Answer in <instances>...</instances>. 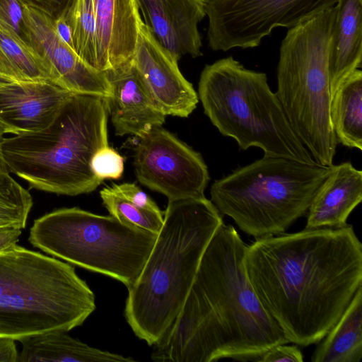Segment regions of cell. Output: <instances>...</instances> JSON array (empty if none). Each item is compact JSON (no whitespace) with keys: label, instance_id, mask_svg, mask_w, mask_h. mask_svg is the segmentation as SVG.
<instances>
[{"label":"cell","instance_id":"cell-32","mask_svg":"<svg viewBox=\"0 0 362 362\" xmlns=\"http://www.w3.org/2000/svg\"><path fill=\"white\" fill-rule=\"evenodd\" d=\"M14 339L0 337V362H18V352Z\"/></svg>","mask_w":362,"mask_h":362},{"label":"cell","instance_id":"cell-29","mask_svg":"<svg viewBox=\"0 0 362 362\" xmlns=\"http://www.w3.org/2000/svg\"><path fill=\"white\" fill-rule=\"evenodd\" d=\"M23 0H0V20L28 43Z\"/></svg>","mask_w":362,"mask_h":362},{"label":"cell","instance_id":"cell-2","mask_svg":"<svg viewBox=\"0 0 362 362\" xmlns=\"http://www.w3.org/2000/svg\"><path fill=\"white\" fill-rule=\"evenodd\" d=\"M163 224L134 284L125 316L135 335L153 346L175 319L192 288L203 254L223 223L204 197L168 200Z\"/></svg>","mask_w":362,"mask_h":362},{"label":"cell","instance_id":"cell-7","mask_svg":"<svg viewBox=\"0 0 362 362\" xmlns=\"http://www.w3.org/2000/svg\"><path fill=\"white\" fill-rule=\"evenodd\" d=\"M335 6L291 28L283 39L276 93L300 141L319 165L331 166L337 140L330 117L328 59Z\"/></svg>","mask_w":362,"mask_h":362},{"label":"cell","instance_id":"cell-25","mask_svg":"<svg viewBox=\"0 0 362 362\" xmlns=\"http://www.w3.org/2000/svg\"><path fill=\"white\" fill-rule=\"evenodd\" d=\"M0 74L14 81H51L46 66L32 47L1 20Z\"/></svg>","mask_w":362,"mask_h":362},{"label":"cell","instance_id":"cell-21","mask_svg":"<svg viewBox=\"0 0 362 362\" xmlns=\"http://www.w3.org/2000/svg\"><path fill=\"white\" fill-rule=\"evenodd\" d=\"M18 362H130L134 359L102 351L74 339L66 332L52 331L19 340Z\"/></svg>","mask_w":362,"mask_h":362},{"label":"cell","instance_id":"cell-5","mask_svg":"<svg viewBox=\"0 0 362 362\" xmlns=\"http://www.w3.org/2000/svg\"><path fill=\"white\" fill-rule=\"evenodd\" d=\"M198 94L211 123L240 149L255 146L264 156L317 163L293 130L266 74L230 56L205 66Z\"/></svg>","mask_w":362,"mask_h":362},{"label":"cell","instance_id":"cell-30","mask_svg":"<svg viewBox=\"0 0 362 362\" xmlns=\"http://www.w3.org/2000/svg\"><path fill=\"white\" fill-rule=\"evenodd\" d=\"M278 344L272 346L257 362H303V356L298 345Z\"/></svg>","mask_w":362,"mask_h":362},{"label":"cell","instance_id":"cell-31","mask_svg":"<svg viewBox=\"0 0 362 362\" xmlns=\"http://www.w3.org/2000/svg\"><path fill=\"white\" fill-rule=\"evenodd\" d=\"M27 4L46 13L52 19L66 13L74 0H23Z\"/></svg>","mask_w":362,"mask_h":362},{"label":"cell","instance_id":"cell-18","mask_svg":"<svg viewBox=\"0 0 362 362\" xmlns=\"http://www.w3.org/2000/svg\"><path fill=\"white\" fill-rule=\"evenodd\" d=\"M96 23V69L100 71L130 61L143 20L136 0H93Z\"/></svg>","mask_w":362,"mask_h":362},{"label":"cell","instance_id":"cell-34","mask_svg":"<svg viewBox=\"0 0 362 362\" xmlns=\"http://www.w3.org/2000/svg\"><path fill=\"white\" fill-rule=\"evenodd\" d=\"M55 30L59 37L69 46L74 49L72 33L70 25L67 21L66 14L53 19Z\"/></svg>","mask_w":362,"mask_h":362},{"label":"cell","instance_id":"cell-24","mask_svg":"<svg viewBox=\"0 0 362 362\" xmlns=\"http://www.w3.org/2000/svg\"><path fill=\"white\" fill-rule=\"evenodd\" d=\"M362 71L352 72L339 86L330 103V117L337 140L362 150Z\"/></svg>","mask_w":362,"mask_h":362},{"label":"cell","instance_id":"cell-14","mask_svg":"<svg viewBox=\"0 0 362 362\" xmlns=\"http://www.w3.org/2000/svg\"><path fill=\"white\" fill-rule=\"evenodd\" d=\"M161 362H212L221 358L216 328L204 297L191 288L180 313L153 345Z\"/></svg>","mask_w":362,"mask_h":362},{"label":"cell","instance_id":"cell-19","mask_svg":"<svg viewBox=\"0 0 362 362\" xmlns=\"http://www.w3.org/2000/svg\"><path fill=\"white\" fill-rule=\"evenodd\" d=\"M362 201V171L349 162L332 165L307 212L305 228L343 226Z\"/></svg>","mask_w":362,"mask_h":362},{"label":"cell","instance_id":"cell-33","mask_svg":"<svg viewBox=\"0 0 362 362\" xmlns=\"http://www.w3.org/2000/svg\"><path fill=\"white\" fill-rule=\"evenodd\" d=\"M22 229L14 227H0V251L16 245Z\"/></svg>","mask_w":362,"mask_h":362},{"label":"cell","instance_id":"cell-15","mask_svg":"<svg viewBox=\"0 0 362 362\" xmlns=\"http://www.w3.org/2000/svg\"><path fill=\"white\" fill-rule=\"evenodd\" d=\"M73 94L47 81L11 83L0 88V124L13 135L42 131Z\"/></svg>","mask_w":362,"mask_h":362},{"label":"cell","instance_id":"cell-23","mask_svg":"<svg viewBox=\"0 0 362 362\" xmlns=\"http://www.w3.org/2000/svg\"><path fill=\"white\" fill-rule=\"evenodd\" d=\"M110 215L122 223L158 234L163 213L156 203L134 183L125 182L104 187L100 192Z\"/></svg>","mask_w":362,"mask_h":362},{"label":"cell","instance_id":"cell-22","mask_svg":"<svg viewBox=\"0 0 362 362\" xmlns=\"http://www.w3.org/2000/svg\"><path fill=\"white\" fill-rule=\"evenodd\" d=\"M311 356L312 362H360L362 358V286Z\"/></svg>","mask_w":362,"mask_h":362},{"label":"cell","instance_id":"cell-35","mask_svg":"<svg viewBox=\"0 0 362 362\" xmlns=\"http://www.w3.org/2000/svg\"><path fill=\"white\" fill-rule=\"evenodd\" d=\"M4 134H6L4 129L0 124V173H9L8 168L4 160L1 153V144L5 138Z\"/></svg>","mask_w":362,"mask_h":362},{"label":"cell","instance_id":"cell-4","mask_svg":"<svg viewBox=\"0 0 362 362\" xmlns=\"http://www.w3.org/2000/svg\"><path fill=\"white\" fill-rule=\"evenodd\" d=\"M95 309L93 292L68 263L17 244L0 251V337L67 332Z\"/></svg>","mask_w":362,"mask_h":362},{"label":"cell","instance_id":"cell-3","mask_svg":"<svg viewBox=\"0 0 362 362\" xmlns=\"http://www.w3.org/2000/svg\"><path fill=\"white\" fill-rule=\"evenodd\" d=\"M108 99L73 94L46 129L4 138L8 171L30 188L57 194L90 193L103 181L90 168L94 153L108 145Z\"/></svg>","mask_w":362,"mask_h":362},{"label":"cell","instance_id":"cell-20","mask_svg":"<svg viewBox=\"0 0 362 362\" xmlns=\"http://www.w3.org/2000/svg\"><path fill=\"white\" fill-rule=\"evenodd\" d=\"M334 6L328 59L331 98L362 62V0H339Z\"/></svg>","mask_w":362,"mask_h":362},{"label":"cell","instance_id":"cell-36","mask_svg":"<svg viewBox=\"0 0 362 362\" xmlns=\"http://www.w3.org/2000/svg\"><path fill=\"white\" fill-rule=\"evenodd\" d=\"M13 82L14 81L0 74V88Z\"/></svg>","mask_w":362,"mask_h":362},{"label":"cell","instance_id":"cell-16","mask_svg":"<svg viewBox=\"0 0 362 362\" xmlns=\"http://www.w3.org/2000/svg\"><path fill=\"white\" fill-rule=\"evenodd\" d=\"M144 23L178 61L202 55L198 24L206 16L205 0H136Z\"/></svg>","mask_w":362,"mask_h":362},{"label":"cell","instance_id":"cell-11","mask_svg":"<svg viewBox=\"0 0 362 362\" xmlns=\"http://www.w3.org/2000/svg\"><path fill=\"white\" fill-rule=\"evenodd\" d=\"M133 165L141 184L168 200L204 197L209 181L202 155L161 127L138 138Z\"/></svg>","mask_w":362,"mask_h":362},{"label":"cell","instance_id":"cell-6","mask_svg":"<svg viewBox=\"0 0 362 362\" xmlns=\"http://www.w3.org/2000/svg\"><path fill=\"white\" fill-rule=\"evenodd\" d=\"M245 247L235 228L223 223L203 254L192 288L209 307L221 358L257 361L272 346L290 342L246 276Z\"/></svg>","mask_w":362,"mask_h":362},{"label":"cell","instance_id":"cell-12","mask_svg":"<svg viewBox=\"0 0 362 362\" xmlns=\"http://www.w3.org/2000/svg\"><path fill=\"white\" fill-rule=\"evenodd\" d=\"M25 15L28 44L42 60L52 83L74 94L112 96L105 73L87 64L59 37L51 17L26 3Z\"/></svg>","mask_w":362,"mask_h":362},{"label":"cell","instance_id":"cell-17","mask_svg":"<svg viewBox=\"0 0 362 362\" xmlns=\"http://www.w3.org/2000/svg\"><path fill=\"white\" fill-rule=\"evenodd\" d=\"M104 72L112 89L109 114L117 136L139 138L162 126L166 115L153 101L131 60Z\"/></svg>","mask_w":362,"mask_h":362},{"label":"cell","instance_id":"cell-10","mask_svg":"<svg viewBox=\"0 0 362 362\" xmlns=\"http://www.w3.org/2000/svg\"><path fill=\"white\" fill-rule=\"evenodd\" d=\"M339 0H205L209 46L253 48L279 27L291 28Z\"/></svg>","mask_w":362,"mask_h":362},{"label":"cell","instance_id":"cell-27","mask_svg":"<svg viewBox=\"0 0 362 362\" xmlns=\"http://www.w3.org/2000/svg\"><path fill=\"white\" fill-rule=\"evenodd\" d=\"M33 201L9 173H0V227L25 228Z\"/></svg>","mask_w":362,"mask_h":362},{"label":"cell","instance_id":"cell-1","mask_svg":"<svg viewBox=\"0 0 362 362\" xmlns=\"http://www.w3.org/2000/svg\"><path fill=\"white\" fill-rule=\"evenodd\" d=\"M246 276L290 343H318L362 286V244L351 225L256 238Z\"/></svg>","mask_w":362,"mask_h":362},{"label":"cell","instance_id":"cell-28","mask_svg":"<svg viewBox=\"0 0 362 362\" xmlns=\"http://www.w3.org/2000/svg\"><path fill=\"white\" fill-rule=\"evenodd\" d=\"M90 168L94 175L104 180H117L124 171V158L109 145L98 149L90 160Z\"/></svg>","mask_w":362,"mask_h":362},{"label":"cell","instance_id":"cell-13","mask_svg":"<svg viewBox=\"0 0 362 362\" xmlns=\"http://www.w3.org/2000/svg\"><path fill=\"white\" fill-rule=\"evenodd\" d=\"M131 61L166 116L187 117L197 107L198 95L180 72L178 61L157 41L144 21Z\"/></svg>","mask_w":362,"mask_h":362},{"label":"cell","instance_id":"cell-26","mask_svg":"<svg viewBox=\"0 0 362 362\" xmlns=\"http://www.w3.org/2000/svg\"><path fill=\"white\" fill-rule=\"evenodd\" d=\"M66 17L71 30L74 50L87 64L96 69V23L93 1L74 0Z\"/></svg>","mask_w":362,"mask_h":362},{"label":"cell","instance_id":"cell-8","mask_svg":"<svg viewBox=\"0 0 362 362\" xmlns=\"http://www.w3.org/2000/svg\"><path fill=\"white\" fill-rule=\"evenodd\" d=\"M332 166L264 156L216 180L210 200L247 235H278L307 214Z\"/></svg>","mask_w":362,"mask_h":362},{"label":"cell","instance_id":"cell-9","mask_svg":"<svg viewBox=\"0 0 362 362\" xmlns=\"http://www.w3.org/2000/svg\"><path fill=\"white\" fill-rule=\"evenodd\" d=\"M157 234L77 207L35 219L28 240L53 257L115 279L128 288L140 275Z\"/></svg>","mask_w":362,"mask_h":362}]
</instances>
